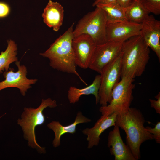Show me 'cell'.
I'll return each mask as SVG.
<instances>
[{"label":"cell","mask_w":160,"mask_h":160,"mask_svg":"<svg viewBox=\"0 0 160 160\" xmlns=\"http://www.w3.org/2000/svg\"><path fill=\"white\" fill-rule=\"evenodd\" d=\"M145 121L140 110L130 107L126 112L117 114L116 117V124L125 131L127 145L136 160L140 158L142 143L153 139V135L144 126Z\"/></svg>","instance_id":"1"},{"label":"cell","mask_w":160,"mask_h":160,"mask_svg":"<svg viewBox=\"0 0 160 160\" xmlns=\"http://www.w3.org/2000/svg\"><path fill=\"white\" fill-rule=\"evenodd\" d=\"M74 24L73 23L46 51L40 55L49 59L50 66L52 68L75 75L86 84L76 70V65L72 46Z\"/></svg>","instance_id":"2"},{"label":"cell","mask_w":160,"mask_h":160,"mask_svg":"<svg viewBox=\"0 0 160 160\" xmlns=\"http://www.w3.org/2000/svg\"><path fill=\"white\" fill-rule=\"evenodd\" d=\"M121 78L134 79L143 73L150 59L149 48L140 35L131 37L123 43Z\"/></svg>","instance_id":"3"},{"label":"cell","mask_w":160,"mask_h":160,"mask_svg":"<svg viewBox=\"0 0 160 160\" xmlns=\"http://www.w3.org/2000/svg\"><path fill=\"white\" fill-rule=\"evenodd\" d=\"M57 106L56 101L51 98L42 99L41 104L36 108H24L21 118L17 120V124L21 127L24 138L28 141V146L35 149L40 154H45L46 151L45 148L40 146L36 141L35 128L45 121L43 110L47 107L54 108Z\"/></svg>","instance_id":"4"},{"label":"cell","mask_w":160,"mask_h":160,"mask_svg":"<svg viewBox=\"0 0 160 160\" xmlns=\"http://www.w3.org/2000/svg\"><path fill=\"white\" fill-rule=\"evenodd\" d=\"M108 20L105 11L96 7L94 10L87 14L78 21L73 30V38L86 34L92 38L96 45L105 43L107 41L105 30Z\"/></svg>","instance_id":"5"},{"label":"cell","mask_w":160,"mask_h":160,"mask_svg":"<svg viewBox=\"0 0 160 160\" xmlns=\"http://www.w3.org/2000/svg\"><path fill=\"white\" fill-rule=\"evenodd\" d=\"M121 79L113 89L109 104L100 108L99 111L102 115L107 116L114 113L117 114L124 113L130 107L133 99L134 79L126 77Z\"/></svg>","instance_id":"6"},{"label":"cell","mask_w":160,"mask_h":160,"mask_svg":"<svg viewBox=\"0 0 160 160\" xmlns=\"http://www.w3.org/2000/svg\"><path fill=\"white\" fill-rule=\"evenodd\" d=\"M122 57L121 52L116 59L103 68L100 73L99 103L101 106H106L110 102L113 89L120 81Z\"/></svg>","instance_id":"7"},{"label":"cell","mask_w":160,"mask_h":160,"mask_svg":"<svg viewBox=\"0 0 160 160\" xmlns=\"http://www.w3.org/2000/svg\"><path fill=\"white\" fill-rule=\"evenodd\" d=\"M124 41H109L96 45L89 68L100 74L106 65L120 54Z\"/></svg>","instance_id":"8"},{"label":"cell","mask_w":160,"mask_h":160,"mask_svg":"<svg viewBox=\"0 0 160 160\" xmlns=\"http://www.w3.org/2000/svg\"><path fill=\"white\" fill-rule=\"evenodd\" d=\"M141 27V24L128 20H108L105 30L107 41H125L131 37L140 35Z\"/></svg>","instance_id":"9"},{"label":"cell","mask_w":160,"mask_h":160,"mask_svg":"<svg viewBox=\"0 0 160 160\" xmlns=\"http://www.w3.org/2000/svg\"><path fill=\"white\" fill-rule=\"evenodd\" d=\"M15 64L18 68L17 71L15 72L13 68H10L4 73L5 79L0 82V91L7 88L16 87L19 89L21 95L25 96L28 89L31 87V85L35 84L37 80L29 79L26 77L27 68L24 65H21L20 61H16Z\"/></svg>","instance_id":"10"},{"label":"cell","mask_w":160,"mask_h":160,"mask_svg":"<svg viewBox=\"0 0 160 160\" xmlns=\"http://www.w3.org/2000/svg\"><path fill=\"white\" fill-rule=\"evenodd\" d=\"M96 46L87 34H82L74 38L72 46L76 65L84 69L89 68Z\"/></svg>","instance_id":"11"},{"label":"cell","mask_w":160,"mask_h":160,"mask_svg":"<svg viewBox=\"0 0 160 160\" xmlns=\"http://www.w3.org/2000/svg\"><path fill=\"white\" fill-rule=\"evenodd\" d=\"M140 36L160 61V21L150 15L141 23Z\"/></svg>","instance_id":"12"},{"label":"cell","mask_w":160,"mask_h":160,"mask_svg":"<svg viewBox=\"0 0 160 160\" xmlns=\"http://www.w3.org/2000/svg\"><path fill=\"white\" fill-rule=\"evenodd\" d=\"M108 141L107 146L110 148V153L114 156L115 160H136L128 146L124 142L117 125L114 126L109 132Z\"/></svg>","instance_id":"13"},{"label":"cell","mask_w":160,"mask_h":160,"mask_svg":"<svg viewBox=\"0 0 160 160\" xmlns=\"http://www.w3.org/2000/svg\"><path fill=\"white\" fill-rule=\"evenodd\" d=\"M117 115L116 113H114L107 116L102 115L93 127L86 128L82 131L83 133L87 136V140L88 142V148L97 146L101 134L109 127L116 125Z\"/></svg>","instance_id":"14"},{"label":"cell","mask_w":160,"mask_h":160,"mask_svg":"<svg viewBox=\"0 0 160 160\" xmlns=\"http://www.w3.org/2000/svg\"><path fill=\"white\" fill-rule=\"evenodd\" d=\"M91 121L90 119L84 116L81 112L79 111L74 122L69 125L64 126L57 121H53L48 124L47 127L52 130L55 134V137L52 142L53 146L56 148L60 145V138L63 135L66 133L72 134L75 133L77 124L89 123Z\"/></svg>","instance_id":"15"},{"label":"cell","mask_w":160,"mask_h":160,"mask_svg":"<svg viewBox=\"0 0 160 160\" xmlns=\"http://www.w3.org/2000/svg\"><path fill=\"white\" fill-rule=\"evenodd\" d=\"M64 15L62 6L57 2L50 0L44 9L42 17L47 25L57 31L63 24Z\"/></svg>","instance_id":"16"},{"label":"cell","mask_w":160,"mask_h":160,"mask_svg":"<svg viewBox=\"0 0 160 160\" xmlns=\"http://www.w3.org/2000/svg\"><path fill=\"white\" fill-rule=\"evenodd\" d=\"M100 75H96L92 83L89 85L82 89H79L71 86L68 90L67 97L71 103L74 104L78 102L82 95H93L95 97L96 103H99L100 97L98 95L100 85Z\"/></svg>","instance_id":"17"},{"label":"cell","mask_w":160,"mask_h":160,"mask_svg":"<svg viewBox=\"0 0 160 160\" xmlns=\"http://www.w3.org/2000/svg\"><path fill=\"white\" fill-rule=\"evenodd\" d=\"M125 13L127 20L139 24H141L150 13L138 0H133L130 5L125 8Z\"/></svg>","instance_id":"18"},{"label":"cell","mask_w":160,"mask_h":160,"mask_svg":"<svg viewBox=\"0 0 160 160\" xmlns=\"http://www.w3.org/2000/svg\"><path fill=\"white\" fill-rule=\"evenodd\" d=\"M7 42V49L0 54V73L5 70L6 71H8L10 68V65L17 61V44L11 39L8 40Z\"/></svg>","instance_id":"19"},{"label":"cell","mask_w":160,"mask_h":160,"mask_svg":"<svg viewBox=\"0 0 160 160\" xmlns=\"http://www.w3.org/2000/svg\"><path fill=\"white\" fill-rule=\"evenodd\" d=\"M96 7H99L105 11L108 20L113 21L127 20L125 15V8L121 7L116 2L99 4Z\"/></svg>","instance_id":"20"},{"label":"cell","mask_w":160,"mask_h":160,"mask_svg":"<svg viewBox=\"0 0 160 160\" xmlns=\"http://www.w3.org/2000/svg\"><path fill=\"white\" fill-rule=\"evenodd\" d=\"M150 13L156 15L160 13V0H138Z\"/></svg>","instance_id":"21"},{"label":"cell","mask_w":160,"mask_h":160,"mask_svg":"<svg viewBox=\"0 0 160 160\" xmlns=\"http://www.w3.org/2000/svg\"><path fill=\"white\" fill-rule=\"evenodd\" d=\"M145 128L150 134H152L156 142L160 143V122H158L154 128L149 126H147Z\"/></svg>","instance_id":"22"},{"label":"cell","mask_w":160,"mask_h":160,"mask_svg":"<svg viewBox=\"0 0 160 160\" xmlns=\"http://www.w3.org/2000/svg\"><path fill=\"white\" fill-rule=\"evenodd\" d=\"M155 98L157 99L155 100L153 99H149L151 106L155 110L156 113L160 114V92L156 95Z\"/></svg>","instance_id":"23"},{"label":"cell","mask_w":160,"mask_h":160,"mask_svg":"<svg viewBox=\"0 0 160 160\" xmlns=\"http://www.w3.org/2000/svg\"><path fill=\"white\" fill-rule=\"evenodd\" d=\"M9 11V8L6 4L0 2V17L6 16Z\"/></svg>","instance_id":"24"},{"label":"cell","mask_w":160,"mask_h":160,"mask_svg":"<svg viewBox=\"0 0 160 160\" xmlns=\"http://www.w3.org/2000/svg\"><path fill=\"white\" fill-rule=\"evenodd\" d=\"M133 0H116L117 2L122 7L126 8L132 4Z\"/></svg>","instance_id":"25"},{"label":"cell","mask_w":160,"mask_h":160,"mask_svg":"<svg viewBox=\"0 0 160 160\" xmlns=\"http://www.w3.org/2000/svg\"><path fill=\"white\" fill-rule=\"evenodd\" d=\"M92 6H96L99 4H106L116 2V0H93Z\"/></svg>","instance_id":"26"}]
</instances>
